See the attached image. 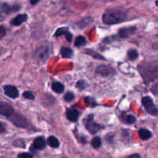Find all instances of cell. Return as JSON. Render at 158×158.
Wrapping results in <instances>:
<instances>
[{
	"label": "cell",
	"instance_id": "17",
	"mask_svg": "<svg viewBox=\"0 0 158 158\" xmlns=\"http://www.w3.org/2000/svg\"><path fill=\"white\" fill-rule=\"evenodd\" d=\"M84 52L86 54V55H89L90 56H92L93 58L96 59V60H104L105 58L102 55H100L99 52H97V51L94 50L92 49H86L84 50Z\"/></svg>",
	"mask_w": 158,
	"mask_h": 158
},
{
	"label": "cell",
	"instance_id": "5",
	"mask_svg": "<svg viewBox=\"0 0 158 158\" xmlns=\"http://www.w3.org/2000/svg\"><path fill=\"white\" fill-rule=\"evenodd\" d=\"M83 124H84L86 130L92 134H97L101 128V126L100 124H98V123L94 121L93 114H89L83 120Z\"/></svg>",
	"mask_w": 158,
	"mask_h": 158
},
{
	"label": "cell",
	"instance_id": "7",
	"mask_svg": "<svg viewBox=\"0 0 158 158\" xmlns=\"http://www.w3.org/2000/svg\"><path fill=\"white\" fill-rule=\"evenodd\" d=\"M9 118V120H11V122L18 127L26 128L28 127V123H29L28 121L23 116L20 115V114H15L14 112Z\"/></svg>",
	"mask_w": 158,
	"mask_h": 158
},
{
	"label": "cell",
	"instance_id": "21",
	"mask_svg": "<svg viewBox=\"0 0 158 158\" xmlns=\"http://www.w3.org/2000/svg\"><path fill=\"white\" fill-rule=\"evenodd\" d=\"M61 55L63 58H70L73 55V50L69 47H62Z\"/></svg>",
	"mask_w": 158,
	"mask_h": 158
},
{
	"label": "cell",
	"instance_id": "22",
	"mask_svg": "<svg viewBox=\"0 0 158 158\" xmlns=\"http://www.w3.org/2000/svg\"><path fill=\"white\" fill-rule=\"evenodd\" d=\"M86 43V40L84 36L83 35H79V36L77 37L75 40V46L77 47H81V46H85Z\"/></svg>",
	"mask_w": 158,
	"mask_h": 158
},
{
	"label": "cell",
	"instance_id": "13",
	"mask_svg": "<svg viewBox=\"0 0 158 158\" xmlns=\"http://www.w3.org/2000/svg\"><path fill=\"white\" fill-rule=\"evenodd\" d=\"M27 19L28 16L26 14H19V15H16L14 19H12V21H11V24L15 26H21L23 23H25L27 20Z\"/></svg>",
	"mask_w": 158,
	"mask_h": 158
},
{
	"label": "cell",
	"instance_id": "28",
	"mask_svg": "<svg viewBox=\"0 0 158 158\" xmlns=\"http://www.w3.org/2000/svg\"><path fill=\"white\" fill-rule=\"evenodd\" d=\"M18 157L19 158H32V154H29V153H26V152H24V153H20L18 155Z\"/></svg>",
	"mask_w": 158,
	"mask_h": 158
},
{
	"label": "cell",
	"instance_id": "15",
	"mask_svg": "<svg viewBox=\"0 0 158 158\" xmlns=\"http://www.w3.org/2000/svg\"><path fill=\"white\" fill-rule=\"evenodd\" d=\"M46 140L43 137H39L35 138L32 143V147L35 150H43L46 148Z\"/></svg>",
	"mask_w": 158,
	"mask_h": 158
},
{
	"label": "cell",
	"instance_id": "29",
	"mask_svg": "<svg viewBox=\"0 0 158 158\" xmlns=\"http://www.w3.org/2000/svg\"><path fill=\"white\" fill-rule=\"evenodd\" d=\"M6 28H5L3 26H0V40L4 38V37L6 36Z\"/></svg>",
	"mask_w": 158,
	"mask_h": 158
},
{
	"label": "cell",
	"instance_id": "31",
	"mask_svg": "<svg viewBox=\"0 0 158 158\" xmlns=\"http://www.w3.org/2000/svg\"><path fill=\"white\" fill-rule=\"evenodd\" d=\"M6 131V126L2 122L0 121V134H2Z\"/></svg>",
	"mask_w": 158,
	"mask_h": 158
},
{
	"label": "cell",
	"instance_id": "33",
	"mask_svg": "<svg viewBox=\"0 0 158 158\" xmlns=\"http://www.w3.org/2000/svg\"><path fill=\"white\" fill-rule=\"evenodd\" d=\"M40 1V0H30V3L32 6H35V5H36Z\"/></svg>",
	"mask_w": 158,
	"mask_h": 158
},
{
	"label": "cell",
	"instance_id": "27",
	"mask_svg": "<svg viewBox=\"0 0 158 158\" xmlns=\"http://www.w3.org/2000/svg\"><path fill=\"white\" fill-rule=\"evenodd\" d=\"M23 97L26 99H29V100H34L35 99V96L30 91H26V92L23 93Z\"/></svg>",
	"mask_w": 158,
	"mask_h": 158
},
{
	"label": "cell",
	"instance_id": "30",
	"mask_svg": "<svg viewBox=\"0 0 158 158\" xmlns=\"http://www.w3.org/2000/svg\"><path fill=\"white\" fill-rule=\"evenodd\" d=\"M86 83H85L83 80H80V81H79L78 83H77V87L79 88L80 89H83L84 88H86Z\"/></svg>",
	"mask_w": 158,
	"mask_h": 158
},
{
	"label": "cell",
	"instance_id": "3",
	"mask_svg": "<svg viewBox=\"0 0 158 158\" xmlns=\"http://www.w3.org/2000/svg\"><path fill=\"white\" fill-rule=\"evenodd\" d=\"M52 48L49 44H44L36 49L34 53V59L36 62L44 63L50 56Z\"/></svg>",
	"mask_w": 158,
	"mask_h": 158
},
{
	"label": "cell",
	"instance_id": "32",
	"mask_svg": "<svg viewBox=\"0 0 158 158\" xmlns=\"http://www.w3.org/2000/svg\"><path fill=\"white\" fill-rule=\"evenodd\" d=\"M127 158H140V156L138 154H132V155L129 156V157H127Z\"/></svg>",
	"mask_w": 158,
	"mask_h": 158
},
{
	"label": "cell",
	"instance_id": "19",
	"mask_svg": "<svg viewBox=\"0 0 158 158\" xmlns=\"http://www.w3.org/2000/svg\"><path fill=\"white\" fill-rule=\"evenodd\" d=\"M52 89L56 94H62L64 91V86L60 82H54L52 84Z\"/></svg>",
	"mask_w": 158,
	"mask_h": 158
},
{
	"label": "cell",
	"instance_id": "24",
	"mask_svg": "<svg viewBox=\"0 0 158 158\" xmlns=\"http://www.w3.org/2000/svg\"><path fill=\"white\" fill-rule=\"evenodd\" d=\"M91 144L94 148H99L102 144V140L100 137H95L91 141Z\"/></svg>",
	"mask_w": 158,
	"mask_h": 158
},
{
	"label": "cell",
	"instance_id": "34",
	"mask_svg": "<svg viewBox=\"0 0 158 158\" xmlns=\"http://www.w3.org/2000/svg\"><path fill=\"white\" fill-rule=\"evenodd\" d=\"M151 90H154V94H155V95H157V85H156V86H154V88H152V89H151Z\"/></svg>",
	"mask_w": 158,
	"mask_h": 158
},
{
	"label": "cell",
	"instance_id": "23",
	"mask_svg": "<svg viewBox=\"0 0 158 158\" xmlns=\"http://www.w3.org/2000/svg\"><path fill=\"white\" fill-rule=\"evenodd\" d=\"M127 56L130 60L134 61V60H136L139 57L138 52L136 49H130L127 52Z\"/></svg>",
	"mask_w": 158,
	"mask_h": 158
},
{
	"label": "cell",
	"instance_id": "12",
	"mask_svg": "<svg viewBox=\"0 0 158 158\" xmlns=\"http://www.w3.org/2000/svg\"><path fill=\"white\" fill-rule=\"evenodd\" d=\"M64 35L65 36H66V40H67L69 42L72 41L73 35L69 32L68 28L62 27V28H60V29H58L56 30V32H55V34H54V36L58 37V36H61V35Z\"/></svg>",
	"mask_w": 158,
	"mask_h": 158
},
{
	"label": "cell",
	"instance_id": "11",
	"mask_svg": "<svg viewBox=\"0 0 158 158\" xmlns=\"http://www.w3.org/2000/svg\"><path fill=\"white\" fill-rule=\"evenodd\" d=\"M137 28L135 26H129V27H123L120 29L119 30V36L121 38H127V37L131 36L135 33Z\"/></svg>",
	"mask_w": 158,
	"mask_h": 158
},
{
	"label": "cell",
	"instance_id": "8",
	"mask_svg": "<svg viewBox=\"0 0 158 158\" xmlns=\"http://www.w3.org/2000/svg\"><path fill=\"white\" fill-rule=\"evenodd\" d=\"M96 73L101 77H110L116 73V71L112 66L108 65H100L98 66L96 69Z\"/></svg>",
	"mask_w": 158,
	"mask_h": 158
},
{
	"label": "cell",
	"instance_id": "16",
	"mask_svg": "<svg viewBox=\"0 0 158 158\" xmlns=\"http://www.w3.org/2000/svg\"><path fill=\"white\" fill-rule=\"evenodd\" d=\"M138 134L140 138L143 140H148L152 137V133L145 128L140 129V131H138Z\"/></svg>",
	"mask_w": 158,
	"mask_h": 158
},
{
	"label": "cell",
	"instance_id": "10",
	"mask_svg": "<svg viewBox=\"0 0 158 158\" xmlns=\"http://www.w3.org/2000/svg\"><path fill=\"white\" fill-rule=\"evenodd\" d=\"M14 113V109L11 105L0 102V115L9 117Z\"/></svg>",
	"mask_w": 158,
	"mask_h": 158
},
{
	"label": "cell",
	"instance_id": "2",
	"mask_svg": "<svg viewBox=\"0 0 158 158\" xmlns=\"http://www.w3.org/2000/svg\"><path fill=\"white\" fill-rule=\"evenodd\" d=\"M138 70L140 73L145 82L151 83L157 79V63H145L139 65Z\"/></svg>",
	"mask_w": 158,
	"mask_h": 158
},
{
	"label": "cell",
	"instance_id": "4",
	"mask_svg": "<svg viewBox=\"0 0 158 158\" xmlns=\"http://www.w3.org/2000/svg\"><path fill=\"white\" fill-rule=\"evenodd\" d=\"M19 9L20 6L19 5L9 6L7 3L0 2V23L2 22L8 15H9L12 12H17Z\"/></svg>",
	"mask_w": 158,
	"mask_h": 158
},
{
	"label": "cell",
	"instance_id": "6",
	"mask_svg": "<svg viewBox=\"0 0 158 158\" xmlns=\"http://www.w3.org/2000/svg\"><path fill=\"white\" fill-rule=\"evenodd\" d=\"M142 103H143V107L145 108L147 112L148 113L151 115L156 116L157 115V107L155 104H154V101H153L152 99L149 97H143V100H142Z\"/></svg>",
	"mask_w": 158,
	"mask_h": 158
},
{
	"label": "cell",
	"instance_id": "14",
	"mask_svg": "<svg viewBox=\"0 0 158 158\" xmlns=\"http://www.w3.org/2000/svg\"><path fill=\"white\" fill-rule=\"evenodd\" d=\"M66 118L71 122H77L79 119L80 113L75 109H69L66 111Z\"/></svg>",
	"mask_w": 158,
	"mask_h": 158
},
{
	"label": "cell",
	"instance_id": "26",
	"mask_svg": "<svg viewBox=\"0 0 158 158\" xmlns=\"http://www.w3.org/2000/svg\"><path fill=\"white\" fill-rule=\"evenodd\" d=\"M75 98V95L72 92H68L65 94L64 100L66 102H71Z\"/></svg>",
	"mask_w": 158,
	"mask_h": 158
},
{
	"label": "cell",
	"instance_id": "18",
	"mask_svg": "<svg viewBox=\"0 0 158 158\" xmlns=\"http://www.w3.org/2000/svg\"><path fill=\"white\" fill-rule=\"evenodd\" d=\"M93 22H94V19H93L91 17H88V18L83 19H82L80 22L77 23V26L78 28H80V29H84V28L89 26Z\"/></svg>",
	"mask_w": 158,
	"mask_h": 158
},
{
	"label": "cell",
	"instance_id": "25",
	"mask_svg": "<svg viewBox=\"0 0 158 158\" xmlns=\"http://www.w3.org/2000/svg\"><path fill=\"white\" fill-rule=\"evenodd\" d=\"M124 121L128 124H133L136 122V117L134 115H127L125 117Z\"/></svg>",
	"mask_w": 158,
	"mask_h": 158
},
{
	"label": "cell",
	"instance_id": "9",
	"mask_svg": "<svg viewBox=\"0 0 158 158\" xmlns=\"http://www.w3.org/2000/svg\"><path fill=\"white\" fill-rule=\"evenodd\" d=\"M3 89H4L5 94L12 99H16L19 95L18 89L12 85H6L4 86Z\"/></svg>",
	"mask_w": 158,
	"mask_h": 158
},
{
	"label": "cell",
	"instance_id": "20",
	"mask_svg": "<svg viewBox=\"0 0 158 158\" xmlns=\"http://www.w3.org/2000/svg\"><path fill=\"white\" fill-rule=\"evenodd\" d=\"M47 143L51 148H57L60 147V141H59V140L56 137H53V136H51V137H49V138H48Z\"/></svg>",
	"mask_w": 158,
	"mask_h": 158
},
{
	"label": "cell",
	"instance_id": "1",
	"mask_svg": "<svg viewBox=\"0 0 158 158\" xmlns=\"http://www.w3.org/2000/svg\"><path fill=\"white\" fill-rule=\"evenodd\" d=\"M127 19V12L121 9H108L103 15V21L105 24L114 25L123 23Z\"/></svg>",
	"mask_w": 158,
	"mask_h": 158
}]
</instances>
